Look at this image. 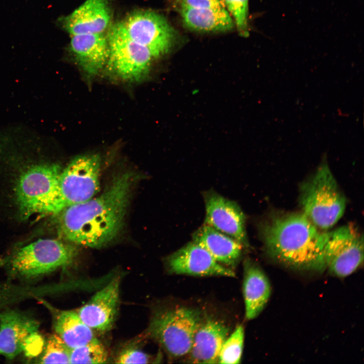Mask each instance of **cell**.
<instances>
[{
  "label": "cell",
  "mask_w": 364,
  "mask_h": 364,
  "mask_svg": "<svg viewBox=\"0 0 364 364\" xmlns=\"http://www.w3.org/2000/svg\"><path fill=\"white\" fill-rule=\"evenodd\" d=\"M136 178L131 172L119 174L100 196L63 210L59 226L62 237L93 248L112 242L123 228Z\"/></svg>",
  "instance_id": "1"
},
{
  "label": "cell",
  "mask_w": 364,
  "mask_h": 364,
  "mask_svg": "<svg viewBox=\"0 0 364 364\" xmlns=\"http://www.w3.org/2000/svg\"><path fill=\"white\" fill-rule=\"evenodd\" d=\"M243 297L245 316L252 320L265 306L270 295L269 281L257 264L249 259L244 262Z\"/></svg>",
  "instance_id": "19"
},
{
  "label": "cell",
  "mask_w": 364,
  "mask_h": 364,
  "mask_svg": "<svg viewBox=\"0 0 364 364\" xmlns=\"http://www.w3.org/2000/svg\"><path fill=\"white\" fill-rule=\"evenodd\" d=\"M166 263L168 271L175 274L235 277L232 270L216 261L205 248L194 241L169 255Z\"/></svg>",
  "instance_id": "11"
},
{
  "label": "cell",
  "mask_w": 364,
  "mask_h": 364,
  "mask_svg": "<svg viewBox=\"0 0 364 364\" xmlns=\"http://www.w3.org/2000/svg\"><path fill=\"white\" fill-rule=\"evenodd\" d=\"M178 7L194 9H218L225 8L221 0H176Z\"/></svg>",
  "instance_id": "27"
},
{
  "label": "cell",
  "mask_w": 364,
  "mask_h": 364,
  "mask_svg": "<svg viewBox=\"0 0 364 364\" xmlns=\"http://www.w3.org/2000/svg\"><path fill=\"white\" fill-rule=\"evenodd\" d=\"M229 328L222 322L202 317L195 332L188 354L191 362L216 363L221 347L229 336Z\"/></svg>",
  "instance_id": "16"
},
{
  "label": "cell",
  "mask_w": 364,
  "mask_h": 364,
  "mask_svg": "<svg viewBox=\"0 0 364 364\" xmlns=\"http://www.w3.org/2000/svg\"><path fill=\"white\" fill-rule=\"evenodd\" d=\"M121 279L116 276L76 310L82 321L93 331L105 332L113 327L119 303Z\"/></svg>",
  "instance_id": "14"
},
{
  "label": "cell",
  "mask_w": 364,
  "mask_h": 364,
  "mask_svg": "<svg viewBox=\"0 0 364 364\" xmlns=\"http://www.w3.org/2000/svg\"><path fill=\"white\" fill-rule=\"evenodd\" d=\"M205 224L247 246L245 217L238 204L213 192L205 195Z\"/></svg>",
  "instance_id": "13"
},
{
  "label": "cell",
  "mask_w": 364,
  "mask_h": 364,
  "mask_svg": "<svg viewBox=\"0 0 364 364\" xmlns=\"http://www.w3.org/2000/svg\"><path fill=\"white\" fill-rule=\"evenodd\" d=\"M61 171L56 164L43 163L32 165L21 173L16 183L15 195L23 218L34 214L61 212L59 192Z\"/></svg>",
  "instance_id": "5"
},
{
  "label": "cell",
  "mask_w": 364,
  "mask_h": 364,
  "mask_svg": "<svg viewBox=\"0 0 364 364\" xmlns=\"http://www.w3.org/2000/svg\"><path fill=\"white\" fill-rule=\"evenodd\" d=\"M71 349L55 333L45 340L39 359L40 363H70Z\"/></svg>",
  "instance_id": "23"
},
{
  "label": "cell",
  "mask_w": 364,
  "mask_h": 364,
  "mask_svg": "<svg viewBox=\"0 0 364 364\" xmlns=\"http://www.w3.org/2000/svg\"><path fill=\"white\" fill-rule=\"evenodd\" d=\"M70 50L77 64L88 78L105 68L109 56L107 36L102 33L71 35Z\"/></svg>",
  "instance_id": "15"
},
{
  "label": "cell",
  "mask_w": 364,
  "mask_h": 364,
  "mask_svg": "<svg viewBox=\"0 0 364 364\" xmlns=\"http://www.w3.org/2000/svg\"><path fill=\"white\" fill-rule=\"evenodd\" d=\"M326 269L339 278L355 271L363 260L362 235L351 225L329 232L324 249Z\"/></svg>",
  "instance_id": "10"
},
{
  "label": "cell",
  "mask_w": 364,
  "mask_h": 364,
  "mask_svg": "<svg viewBox=\"0 0 364 364\" xmlns=\"http://www.w3.org/2000/svg\"><path fill=\"white\" fill-rule=\"evenodd\" d=\"M37 300L50 311L55 334L70 349L85 344L96 338L94 331L82 321L76 310L58 309L44 298Z\"/></svg>",
  "instance_id": "18"
},
{
  "label": "cell",
  "mask_w": 364,
  "mask_h": 364,
  "mask_svg": "<svg viewBox=\"0 0 364 364\" xmlns=\"http://www.w3.org/2000/svg\"><path fill=\"white\" fill-rule=\"evenodd\" d=\"M223 2L234 19L240 35L248 36V0H223Z\"/></svg>",
  "instance_id": "25"
},
{
  "label": "cell",
  "mask_w": 364,
  "mask_h": 364,
  "mask_svg": "<svg viewBox=\"0 0 364 364\" xmlns=\"http://www.w3.org/2000/svg\"><path fill=\"white\" fill-rule=\"evenodd\" d=\"M244 338V328L241 325H238L224 341L219 352L218 363H240L243 352Z\"/></svg>",
  "instance_id": "24"
},
{
  "label": "cell",
  "mask_w": 364,
  "mask_h": 364,
  "mask_svg": "<svg viewBox=\"0 0 364 364\" xmlns=\"http://www.w3.org/2000/svg\"><path fill=\"white\" fill-rule=\"evenodd\" d=\"M108 0H86L63 20L65 29L71 35L102 33L111 21Z\"/></svg>",
  "instance_id": "17"
},
{
  "label": "cell",
  "mask_w": 364,
  "mask_h": 364,
  "mask_svg": "<svg viewBox=\"0 0 364 364\" xmlns=\"http://www.w3.org/2000/svg\"><path fill=\"white\" fill-rule=\"evenodd\" d=\"M121 24L134 41L157 58L167 53L176 39L174 29L161 14L150 10L133 12Z\"/></svg>",
  "instance_id": "9"
},
{
  "label": "cell",
  "mask_w": 364,
  "mask_h": 364,
  "mask_svg": "<svg viewBox=\"0 0 364 364\" xmlns=\"http://www.w3.org/2000/svg\"><path fill=\"white\" fill-rule=\"evenodd\" d=\"M150 357L145 352L133 347L126 348L115 359L117 363H147Z\"/></svg>",
  "instance_id": "26"
},
{
  "label": "cell",
  "mask_w": 364,
  "mask_h": 364,
  "mask_svg": "<svg viewBox=\"0 0 364 364\" xmlns=\"http://www.w3.org/2000/svg\"><path fill=\"white\" fill-rule=\"evenodd\" d=\"M202 317L190 307L160 309L153 313L144 336L158 343L170 357L180 358L189 353Z\"/></svg>",
  "instance_id": "6"
},
{
  "label": "cell",
  "mask_w": 364,
  "mask_h": 364,
  "mask_svg": "<svg viewBox=\"0 0 364 364\" xmlns=\"http://www.w3.org/2000/svg\"><path fill=\"white\" fill-rule=\"evenodd\" d=\"M184 25L200 32H224L231 30L234 22L225 8L194 9L178 7Z\"/></svg>",
  "instance_id": "21"
},
{
  "label": "cell",
  "mask_w": 364,
  "mask_h": 364,
  "mask_svg": "<svg viewBox=\"0 0 364 364\" xmlns=\"http://www.w3.org/2000/svg\"><path fill=\"white\" fill-rule=\"evenodd\" d=\"M39 322L24 312L0 311V356L12 360L23 352L29 337L39 331Z\"/></svg>",
  "instance_id": "12"
},
{
  "label": "cell",
  "mask_w": 364,
  "mask_h": 364,
  "mask_svg": "<svg viewBox=\"0 0 364 364\" xmlns=\"http://www.w3.org/2000/svg\"><path fill=\"white\" fill-rule=\"evenodd\" d=\"M267 254L291 268L323 271L329 232L313 224L302 213L271 216L260 227Z\"/></svg>",
  "instance_id": "2"
},
{
  "label": "cell",
  "mask_w": 364,
  "mask_h": 364,
  "mask_svg": "<svg viewBox=\"0 0 364 364\" xmlns=\"http://www.w3.org/2000/svg\"><path fill=\"white\" fill-rule=\"evenodd\" d=\"M108 352L96 338L82 346L71 349L70 363H104L108 360Z\"/></svg>",
  "instance_id": "22"
},
{
  "label": "cell",
  "mask_w": 364,
  "mask_h": 364,
  "mask_svg": "<svg viewBox=\"0 0 364 364\" xmlns=\"http://www.w3.org/2000/svg\"><path fill=\"white\" fill-rule=\"evenodd\" d=\"M299 201L302 212L322 231L331 229L343 216L346 200L325 159L301 185Z\"/></svg>",
  "instance_id": "3"
},
{
  "label": "cell",
  "mask_w": 364,
  "mask_h": 364,
  "mask_svg": "<svg viewBox=\"0 0 364 364\" xmlns=\"http://www.w3.org/2000/svg\"><path fill=\"white\" fill-rule=\"evenodd\" d=\"M10 302L9 294L6 286L0 283V310L6 307Z\"/></svg>",
  "instance_id": "28"
},
{
  "label": "cell",
  "mask_w": 364,
  "mask_h": 364,
  "mask_svg": "<svg viewBox=\"0 0 364 364\" xmlns=\"http://www.w3.org/2000/svg\"><path fill=\"white\" fill-rule=\"evenodd\" d=\"M107 38L109 56L105 68L108 72L129 82H138L145 79L155 59L151 52L132 40L121 22L111 28Z\"/></svg>",
  "instance_id": "7"
},
{
  "label": "cell",
  "mask_w": 364,
  "mask_h": 364,
  "mask_svg": "<svg viewBox=\"0 0 364 364\" xmlns=\"http://www.w3.org/2000/svg\"><path fill=\"white\" fill-rule=\"evenodd\" d=\"M100 156L91 154L76 157L61 170L59 178L61 212L95 196L100 188Z\"/></svg>",
  "instance_id": "8"
},
{
  "label": "cell",
  "mask_w": 364,
  "mask_h": 364,
  "mask_svg": "<svg viewBox=\"0 0 364 364\" xmlns=\"http://www.w3.org/2000/svg\"><path fill=\"white\" fill-rule=\"evenodd\" d=\"M76 255V248L69 244L40 239L17 250L3 266L10 277L30 281L70 265Z\"/></svg>",
  "instance_id": "4"
},
{
  "label": "cell",
  "mask_w": 364,
  "mask_h": 364,
  "mask_svg": "<svg viewBox=\"0 0 364 364\" xmlns=\"http://www.w3.org/2000/svg\"><path fill=\"white\" fill-rule=\"evenodd\" d=\"M193 241L224 266L235 265L241 256L243 245L240 243L206 224L195 233Z\"/></svg>",
  "instance_id": "20"
}]
</instances>
